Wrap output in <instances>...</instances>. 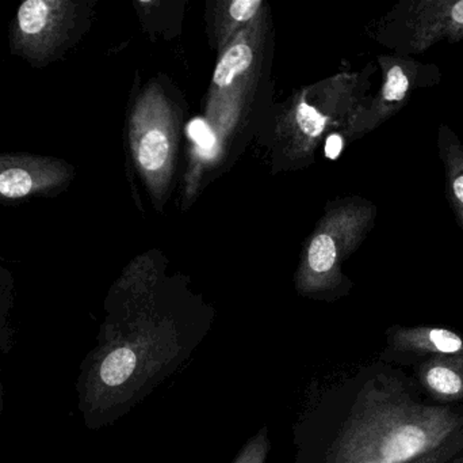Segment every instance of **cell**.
I'll use <instances>...</instances> for the list:
<instances>
[{"label": "cell", "instance_id": "d6986e66", "mask_svg": "<svg viewBox=\"0 0 463 463\" xmlns=\"http://www.w3.org/2000/svg\"><path fill=\"white\" fill-rule=\"evenodd\" d=\"M450 463H463V453L461 454V456L457 457V458L454 459V461H451Z\"/></svg>", "mask_w": 463, "mask_h": 463}, {"label": "cell", "instance_id": "6da1fadb", "mask_svg": "<svg viewBox=\"0 0 463 463\" xmlns=\"http://www.w3.org/2000/svg\"><path fill=\"white\" fill-rule=\"evenodd\" d=\"M463 432V404L430 401L404 369L377 361L310 397L293 463H405Z\"/></svg>", "mask_w": 463, "mask_h": 463}, {"label": "cell", "instance_id": "5bb4252c", "mask_svg": "<svg viewBox=\"0 0 463 463\" xmlns=\"http://www.w3.org/2000/svg\"><path fill=\"white\" fill-rule=\"evenodd\" d=\"M297 122H298L302 132L316 138L326 128V117L323 116L320 111H316L313 106L302 102L299 103L298 109H297Z\"/></svg>", "mask_w": 463, "mask_h": 463}, {"label": "cell", "instance_id": "ac0fdd59", "mask_svg": "<svg viewBox=\"0 0 463 463\" xmlns=\"http://www.w3.org/2000/svg\"><path fill=\"white\" fill-rule=\"evenodd\" d=\"M10 340L0 339V364H2V356L7 352L8 345H10ZM2 375V374H0ZM3 410V383L2 378H0V412Z\"/></svg>", "mask_w": 463, "mask_h": 463}, {"label": "cell", "instance_id": "8fae6325", "mask_svg": "<svg viewBox=\"0 0 463 463\" xmlns=\"http://www.w3.org/2000/svg\"><path fill=\"white\" fill-rule=\"evenodd\" d=\"M337 258V247L328 234H320L310 244L309 266L316 274H326L334 268Z\"/></svg>", "mask_w": 463, "mask_h": 463}, {"label": "cell", "instance_id": "5b68a950", "mask_svg": "<svg viewBox=\"0 0 463 463\" xmlns=\"http://www.w3.org/2000/svg\"><path fill=\"white\" fill-rule=\"evenodd\" d=\"M72 176L64 160L38 155H0V201L26 200L59 193Z\"/></svg>", "mask_w": 463, "mask_h": 463}, {"label": "cell", "instance_id": "30bf717a", "mask_svg": "<svg viewBox=\"0 0 463 463\" xmlns=\"http://www.w3.org/2000/svg\"><path fill=\"white\" fill-rule=\"evenodd\" d=\"M168 150L167 136L159 130H149L141 141L138 159L146 170H157L167 160Z\"/></svg>", "mask_w": 463, "mask_h": 463}, {"label": "cell", "instance_id": "8992f818", "mask_svg": "<svg viewBox=\"0 0 463 463\" xmlns=\"http://www.w3.org/2000/svg\"><path fill=\"white\" fill-rule=\"evenodd\" d=\"M463 352V336L445 326L394 325L385 333L378 361L394 367H413L438 355Z\"/></svg>", "mask_w": 463, "mask_h": 463}, {"label": "cell", "instance_id": "9a60e30c", "mask_svg": "<svg viewBox=\"0 0 463 463\" xmlns=\"http://www.w3.org/2000/svg\"><path fill=\"white\" fill-rule=\"evenodd\" d=\"M187 135L197 144L198 151L206 157H211L209 152L216 147V135L212 128L203 119H194L187 127Z\"/></svg>", "mask_w": 463, "mask_h": 463}, {"label": "cell", "instance_id": "7a4b0ae2", "mask_svg": "<svg viewBox=\"0 0 463 463\" xmlns=\"http://www.w3.org/2000/svg\"><path fill=\"white\" fill-rule=\"evenodd\" d=\"M203 337L140 334L108 323L84 359L76 382L87 429H99L132 410L178 370Z\"/></svg>", "mask_w": 463, "mask_h": 463}, {"label": "cell", "instance_id": "3957f363", "mask_svg": "<svg viewBox=\"0 0 463 463\" xmlns=\"http://www.w3.org/2000/svg\"><path fill=\"white\" fill-rule=\"evenodd\" d=\"M396 48L411 57L435 43L463 41V0H405L394 19Z\"/></svg>", "mask_w": 463, "mask_h": 463}, {"label": "cell", "instance_id": "7c38bea8", "mask_svg": "<svg viewBox=\"0 0 463 463\" xmlns=\"http://www.w3.org/2000/svg\"><path fill=\"white\" fill-rule=\"evenodd\" d=\"M463 453V432L405 463H450Z\"/></svg>", "mask_w": 463, "mask_h": 463}, {"label": "cell", "instance_id": "9c48e42d", "mask_svg": "<svg viewBox=\"0 0 463 463\" xmlns=\"http://www.w3.org/2000/svg\"><path fill=\"white\" fill-rule=\"evenodd\" d=\"M252 49L244 43L232 46L217 65L214 83L220 87L230 86L239 73L244 72L252 63Z\"/></svg>", "mask_w": 463, "mask_h": 463}, {"label": "cell", "instance_id": "4fadbf2b", "mask_svg": "<svg viewBox=\"0 0 463 463\" xmlns=\"http://www.w3.org/2000/svg\"><path fill=\"white\" fill-rule=\"evenodd\" d=\"M269 440L266 427L259 429L237 454L232 463H267L269 457Z\"/></svg>", "mask_w": 463, "mask_h": 463}, {"label": "cell", "instance_id": "277c9868", "mask_svg": "<svg viewBox=\"0 0 463 463\" xmlns=\"http://www.w3.org/2000/svg\"><path fill=\"white\" fill-rule=\"evenodd\" d=\"M72 3L61 0H26L11 24V49L33 64L53 57L67 32Z\"/></svg>", "mask_w": 463, "mask_h": 463}, {"label": "cell", "instance_id": "2e32d148", "mask_svg": "<svg viewBox=\"0 0 463 463\" xmlns=\"http://www.w3.org/2000/svg\"><path fill=\"white\" fill-rule=\"evenodd\" d=\"M260 5V0H236L231 5V16L237 22L248 21L255 15Z\"/></svg>", "mask_w": 463, "mask_h": 463}, {"label": "cell", "instance_id": "52a82bcc", "mask_svg": "<svg viewBox=\"0 0 463 463\" xmlns=\"http://www.w3.org/2000/svg\"><path fill=\"white\" fill-rule=\"evenodd\" d=\"M412 377L430 401L463 404V352L434 356L413 367Z\"/></svg>", "mask_w": 463, "mask_h": 463}, {"label": "cell", "instance_id": "ba28073f", "mask_svg": "<svg viewBox=\"0 0 463 463\" xmlns=\"http://www.w3.org/2000/svg\"><path fill=\"white\" fill-rule=\"evenodd\" d=\"M438 151L445 169L446 195L463 231V144L448 124L438 130Z\"/></svg>", "mask_w": 463, "mask_h": 463}, {"label": "cell", "instance_id": "e0dca14e", "mask_svg": "<svg viewBox=\"0 0 463 463\" xmlns=\"http://www.w3.org/2000/svg\"><path fill=\"white\" fill-rule=\"evenodd\" d=\"M343 149V139L339 135H331L326 140V155L329 159H336Z\"/></svg>", "mask_w": 463, "mask_h": 463}]
</instances>
